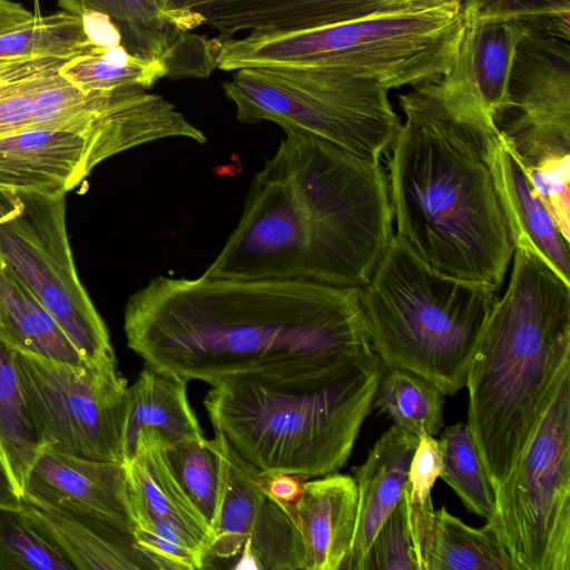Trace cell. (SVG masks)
Here are the masks:
<instances>
[{
    "label": "cell",
    "mask_w": 570,
    "mask_h": 570,
    "mask_svg": "<svg viewBox=\"0 0 570 570\" xmlns=\"http://www.w3.org/2000/svg\"><path fill=\"white\" fill-rule=\"evenodd\" d=\"M124 331L145 365L212 386L312 387L375 353L361 287L305 281L158 276L129 297Z\"/></svg>",
    "instance_id": "6da1fadb"
},
{
    "label": "cell",
    "mask_w": 570,
    "mask_h": 570,
    "mask_svg": "<svg viewBox=\"0 0 570 570\" xmlns=\"http://www.w3.org/2000/svg\"><path fill=\"white\" fill-rule=\"evenodd\" d=\"M285 134L203 275L362 287L394 235L381 161L312 134Z\"/></svg>",
    "instance_id": "7a4b0ae2"
},
{
    "label": "cell",
    "mask_w": 570,
    "mask_h": 570,
    "mask_svg": "<svg viewBox=\"0 0 570 570\" xmlns=\"http://www.w3.org/2000/svg\"><path fill=\"white\" fill-rule=\"evenodd\" d=\"M399 100L386 175L396 234L439 272L500 289L513 245L487 159L494 119L440 78Z\"/></svg>",
    "instance_id": "3957f363"
},
{
    "label": "cell",
    "mask_w": 570,
    "mask_h": 570,
    "mask_svg": "<svg viewBox=\"0 0 570 570\" xmlns=\"http://www.w3.org/2000/svg\"><path fill=\"white\" fill-rule=\"evenodd\" d=\"M511 262L465 383L468 425L493 490L570 376V285L529 250L513 249Z\"/></svg>",
    "instance_id": "277c9868"
},
{
    "label": "cell",
    "mask_w": 570,
    "mask_h": 570,
    "mask_svg": "<svg viewBox=\"0 0 570 570\" xmlns=\"http://www.w3.org/2000/svg\"><path fill=\"white\" fill-rule=\"evenodd\" d=\"M383 372L374 353L312 387L229 379L212 386L204 405L214 430L262 473L318 478L346 463Z\"/></svg>",
    "instance_id": "5b68a950"
},
{
    "label": "cell",
    "mask_w": 570,
    "mask_h": 570,
    "mask_svg": "<svg viewBox=\"0 0 570 570\" xmlns=\"http://www.w3.org/2000/svg\"><path fill=\"white\" fill-rule=\"evenodd\" d=\"M497 292L439 272L395 234L361 287L372 347L384 368L410 370L454 395L465 387Z\"/></svg>",
    "instance_id": "8992f818"
},
{
    "label": "cell",
    "mask_w": 570,
    "mask_h": 570,
    "mask_svg": "<svg viewBox=\"0 0 570 570\" xmlns=\"http://www.w3.org/2000/svg\"><path fill=\"white\" fill-rule=\"evenodd\" d=\"M465 28L460 6L381 14L317 28L223 39L217 68L308 67L373 79L387 89L450 70Z\"/></svg>",
    "instance_id": "52a82bcc"
},
{
    "label": "cell",
    "mask_w": 570,
    "mask_h": 570,
    "mask_svg": "<svg viewBox=\"0 0 570 570\" xmlns=\"http://www.w3.org/2000/svg\"><path fill=\"white\" fill-rule=\"evenodd\" d=\"M234 72L223 88L242 122L272 121L373 161H381L401 128L389 89L373 79L308 67Z\"/></svg>",
    "instance_id": "ba28073f"
},
{
    "label": "cell",
    "mask_w": 570,
    "mask_h": 570,
    "mask_svg": "<svg viewBox=\"0 0 570 570\" xmlns=\"http://www.w3.org/2000/svg\"><path fill=\"white\" fill-rule=\"evenodd\" d=\"M494 525L513 570H570V376L494 490Z\"/></svg>",
    "instance_id": "9c48e42d"
},
{
    "label": "cell",
    "mask_w": 570,
    "mask_h": 570,
    "mask_svg": "<svg viewBox=\"0 0 570 570\" xmlns=\"http://www.w3.org/2000/svg\"><path fill=\"white\" fill-rule=\"evenodd\" d=\"M0 257L85 361L115 356L107 326L77 274L66 228L65 193L0 187Z\"/></svg>",
    "instance_id": "30bf717a"
},
{
    "label": "cell",
    "mask_w": 570,
    "mask_h": 570,
    "mask_svg": "<svg viewBox=\"0 0 570 570\" xmlns=\"http://www.w3.org/2000/svg\"><path fill=\"white\" fill-rule=\"evenodd\" d=\"M24 392L46 445L124 464L127 390L116 356L82 364L14 350Z\"/></svg>",
    "instance_id": "8fae6325"
},
{
    "label": "cell",
    "mask_w": 570,
    "mask_h": 570,
    "mask_svg": "<svg viewBox=\"0 0 570 570\" xmlns=\"http://www.w3.org/2000/svg\"><path fill=\"white\" fill-rule=\"evenodd\" d=\"M495 125L523 166L570 155V45L528 27L518 43L507 107Z\"/></svg>",
    "instance_id": "7c38bea8"
},
{
    "label": "cell",
    "mask_w": 570,
    "mask_h": 570,
    "mask_svg": "<svg viewBox=\"0 0 570 570\" xmlns=\"http://www.w3.org/2000/svg\"><path fill=\"white\" fill-rule=\"evenodd\" d=\"M110 130L33 129L0 138V187L67 193L104 160L138 147Z\"/></svg>",
    "instance_id": "4fadbf2b"
},
{
    "label": "cell",
    "mask_w": 570,
    "mask_h": 570,
    "mask_svg": "<svg viewBox=\"0 0 570 570\" xmlns=\"http://www.w3.org/2000/svg\"><path fill=\"white\" fill-rule=\"evenodd\" d=\"M69 59L0 60V138L33 129L101 128L110 90L83 94L71 85L60 75Z\"/></svg>",
    "instance_id": "5bb4252c"
},
{
    "label": "cell",
    "mask_w": 570,
    "mask_h": 570,
    "mask_svg": "<svg viewBox=\"0 0 570 570\" xmlns=\"http://www.w3.org/2000/svg\"><path fill=\"white\" fill-rule=\"evenodd\" d=\"M66 11L108 16L132 55L163 62L170 78H205L217 68L222 38H208L179 27L155 0H57Z\"/></svg>",
    "instance_id": "9a60e30c"
},
{
    "label": "cell",
    "mask_w": 570,
    "mask_h": 570,
    "mask_svg": "<svg viewBox=\"0 0 570 570\" xmlns=\"http://www.w3.org/2000/svg\"><path fill=\"white\" fill-rule=\"evenodd\" d=\"M23 492L121 531L134 532L122 463L77 456L46 445L29 473Z\"/></svg>",
    "instance_id": "2e32d148"
},
{
    "label": "cell",
    "mask_w": 570,
    "mask_h": 570,
    "mask_svg": "<svg viewBox=\"0 0 570 570\" xmlns=\"http://www.w3.org/2000/svg\"><path fill=\"white\" fill-rule=\"evenodd\" d=\"M460 4L461 0H215L202 14L204 24L226 39L243 32L311 29Z\"/></svg>",
    "instance_id": "e0dca14e"
},
{
    "label": "cell",
    "mask_w": 570,
    "mask_h": 570,
    "mask_svg": "<svg viewBox=\"0 0 570 570\" xmlns=\"http://www.w3.org/2000/svg\"><path fill=\"white\" fill-rule=\"evenodd\" d=\"M487 159L513 249L534 254L570 285V243L532 191L515 150L498 128L489 138Z\"/></svg>",
    "instance_id": "ac0fdd59"
},
{
    "label": "cell",
    "mask_w": 570,
    "mask_h": 570,
    "mask_svg": "<svg viewBox=\"0 0 570 570\" xmlns=\"http://www.w3.org/2000/svg\"><path fill=\"white\" fill-rule=\"evenodd\" d=\"M20 510L75 570L154 569L132 533L23 492Z\"/></svg>",
    "instance_id": "d6986e66"
},
{
    "label": "cell",
    "mask_w": 570,
    "mask_h": 570,
    "mask_svg": "<svg viewBox=\"0 0 570 570\" xmlns=\"http://www.w3.org/2000/svg\"><path fill=\"white\" fill-rule=\"evenodd\" d=\"M527 29L518 20L465 23L452 66L440 78L442 85L495 120L507 107L515 50Z\"/></svg>",
    "instance_id": "ffe728a7"
},
{
    "label": "cell",
    "mask_w": 570,
    "mask_h": 570,
    "mask_svg": "<svg viewBox=\"0 0 570 570\" xmlns=\"http://www.w3.org/2000/svg\"><path fill=\"white\" fill-rule=\"evenodd\" d=\"M419 439L393 423L374 443L366 460L352 469L357 517L352 547L341 570H361L376 533L402 498Z\"/></svg>",
    "instance_id": "44dd1931"
},
{
    "label": "cell",
    "mask_w": 570,
    "mask_h": 570,
    "mask_svg": "<svg viewBox=\"0 0 570 570\" xmlns=\"http://www.w3.org/2000/svg\"><path fill=\"white\" fill-rule=\"evenodd\" d=\"M287 508L301 534L303 570H341L357 517L353 476L335 472L305 480L298 500Z\"/></svg>",
    "instance_id": "7402d4cb"
},
{
    "label": "cell",
    "mask_w": 570,
    "mask_h": 570,
    "mask_svg": "<svg viewBox=\"0 0 570 570\" xmlns=\"http://www.w3.org/2000/svg\"><path fill=\"white\" fill-rule=\"evenodd\" d=\"M209 443L218 462L209 556L228 559L239 554L268 497L267 475L246 462L219 431L214 430Z\"/></svg>",
    "instance_id": "603a6c76"
},
{
    "label": "cell",
    "mask_w": 570,
    "mask_h": 570,
    "mask_svg": "<svg viewBox=\"0 0 570 570\" xmlns=\"http://www.w3.org/2000/svg\"><path fill=\"white\" fill-rule=\"evenodd\" d=\"M165 439L142 430L132 458L124 463L131 510H141L188 531L208 550L210 528L183 490L164 453Z\"/></svg>",
    "instance_id": "cb8c5ba5"
},
{
    "label": "cell",
    "mask_w": 570,
    "mask_h": 570,
    "mask_svg": "<svg viewBox=\"0 0 570 570\" xmlns=\"http://www.w3.org/2000/svg\"><path fill=\"white\" fill-rule=\"evenodd\" d=\"M158 432L167 442L205 439L187 399V381L145 366L128 386L122 460L136 450L140 431Z\"/></svg>",
    "instance_id": "d4e9b609"
},
{
    "label": "cell",
    "mask_w": 570,
    "mask_h": 570,
    "mask_svg": "<svg viewBox=\"0 0 570 570\" xmlns=\"http://www.w3.org/2000/svg\"><path fill=\"white\" fill-rule=\"evenodd\" d=\"M0 340L13 350L82 364L63 330L0 257Z\"/></svg>",
    "instance_id": "484cf974"
},
{
    "label": "cell",
    "mask_w": 570,
    "mask_h": 570,
    "mask_svg": "<svg viewBox=\"0 0 570 570\" xmlns=\"http://www.w3.org/2000/svg\"><path fill=\"white\" fill-rule=\"evenodd\" d=\"M419 570H513L492 522L472 528L434 509L417 551Z\"/></svg>",
    "instance_id": "4316f807"
},
{
    "label": "cell",
    "mask_w": 570,
    "mask_h": 570,
    "mask_svg": "<svg viewBox=\"0 0 570 570\" xmlns=\"http://www.w3.org/2000/svg\"><path fill=\"white\" fill-rule=\"evenodd\" d=\"M45 446L24 392L14 350L0 340V454L20 494Z\"/></svg>",
    "instance_id": "83f0119b"
},
{
    "label": "cell",
    "mask_w": 570,
    "mask_h": 570,
    "mask_svg": "<svg viewBox=\"0 0 570 570\" xmlns=\"http://www.w3.org/2000/svg\"><path fill=\"white\" fill-rule=\"evenodd\" d=\"M445 394L424 376L406 368H384L373 406L416 436L436 435L444 425Z\"/></svg>",
    "instance_id": "f1b7e54d"
},
{
    "label": "cell",
    "mask_w": 570,
    "mask_h": 570,
    "mask_svg": "<svg viewBox=\"0 0 570 570\" xmlns=\"http://www.w3.org/2000/svg\"><path fill=\"white\" fill-rule=\"evenodd\" d=\"M60 75L83 94H90L121 87L148 90L159 79L168 77V69L158 60L130 53L122 45L94 46L67 60Z\"/></svg>",
    "instance_id": "f546056e"
},
{
    "label": "cell",
    "mask_w": 570,
    "mask_h": 570,
    "mask_svg": "<svg viewBox=\"0 0 570 570\" xmlns=\"http://www.w3.org/2000/svg\"><path fill=\"white\" fill-rule=\"evenodd\" d=\"M94 47L81 16L68 11L33 16L0 32V60L35 57L73 58Z\"/></svg>",
    "instance_id": "4dcf8cb0"
},
{
    "label": "cell",
    "mask_w": 570,
    "mask_h": 570,
    "mask_svg": "<svg viewBox=\"0 0 570 570\" xmlns=\"http://www.w3.org/2000/svg\"><path fill=\"white\" fill-rule=\"evenodd\" d=\"M438 442L442 458L440 478L454 490L468 511L490 520L495 508L494 490L468 423L448 426Z\"/></svg>",
    "instance_id": "1f68e13d"
},
{
    "label": "cell",
    "mask_w": 570,
    "mask_h": 570,
    "mask_svg": "<svg viewBox=\"0 0 570 570\" xmlns=\"http://www.w3.org/2000/svg\"><path fill=\"white\" fill-rule=\"evenodd\" d=\"M301 534L287 507L267 497L236 569L303 570Z\"/></svg>",
    "instance_id": "d6a6232c"
},
{
    "label": "cell",
    "mask_w": 570,
    "mask_h": 570,
    "mask_svg": "<svg viewBox=\"0 0 570 570\" xmlns=\"http://www.w3.org/2000/svg\"><path fill=\"white\" fill-rule=\"evenodd\" d=\"M136 546L154 569L195 570L205 568L207 548L179 525L141 510L132 511Z\"/></svg>",
    "instance_id": "836d02e7"
},
{
    "label": "cell",
    "mask_w": 570,
    "mask_h": 570,
    "mask_svg": "<svg viewBox=\"0 0 570 570\" xmlns=\"http://www.w3.org/2000/svg\"><path fill=\"white\" fill-rule=\"evenodd\" d=\"M164 453L183 490L210 528L218 491V462L209 440H165Z\"/></svg>",
    "instance_id": "e575fe53"
},
{
    "label": "cell",
    "mask_w": 570,
    "mask_h": 570,
    "mask_svg": "<svg viewBox=\"0 0 570 570\" xmlns=\"http://www.w3.org/2000/svg\"><path fill=\"white\" fill-rule=\"evenodd\" d=\"M75 570L20 509H0V570Z\"/></svg>",
    "instance_id": "d590c367"
},
{
    "label": "cell",
    "mask_w": 570,
    "mask_h": 570,
    "mask_svg": "<svg viewBox=\"0 0 570 570\" xmlns=\"http://www.w3.org/2000/svg\"><path fill=\"white\" fill-rule=\"evenodd\" d=\"M465 23L518 20L570 41V0H461Z\"/></svg>",
    "instance_id": "8d00e7d4"
},
{
    "label": "cell",
    "mask_w": 570,
    "mask_h": 570,
    "mask_svg": "<svg viewBox=\"0 0 570 570\" xmlns=\"http://www.w3.org/2000/svg\"><path fill=\"white\" fill-rule=\"evenodd\" d=\"M361 570H419L409 518L407 482L401 500L376 533Z\"/></svg>",
    "instance_id": "74e56055"
},
{
    "label": "cell",
    "mask_w": 570,
    "mask_h": 570,
    "mask_svg": "<svg viewBox=\"0 0 570 570\" xmlns=\"http://www.w3.org/2000/svg\"><path fill=\"white\" fill-rule=\"evenodd\" d=\"M522 167L532 191L570 243V155L547 157Z\"/></svg>",
    "instance_id": "f35d334b"
},
{
    "label": "cell",
    "mask_w": 570,
    "mask_h": 570,
    "mask_svg": "<svg viewBox=\"0 0 570 570\" xmlns=\"http://www.w3.org/2000/svg\"><path fill=\"white\" fill-rule=\"evenodd\" d=\"M442 458L439 442L434 436L422 435L413 453L409 476V498L413 503L431 499V490L440 476Z\"/></svg>",
    "instance_id": "ab89813d"
},
{
    "label": "cell",
    "mask_w": 570,
    "mask_h": 570,
    "mask_svg": "<svg viewBox=\"0 0 570 570\" xmlns=\"http://www.w3.org/2000/svg\"><path fill=\"white\" fill-rule=\"evenodd\" d=\"M86 33L96 47H115L122 45L121 33L114 21L106 14L97 11H87L81 14Z\"/></svg>",
    "instance_id": "60d3db41"
},
{
    "label": "cell",
    "mask_w": 570,
    "mask_h": 570,
    "mask_svg": "<svg viewBox=\"0 0 570 570\" xmlns=\"http://www.w3.org/2000/svg\"><path fill=\"white\" fill-rule=\"evenodd\" d=\"M305 480L307 479L285 473L267 475L265 491L268 497L281 504L292 505L298 500Z\"/></svg>",
    "instance_id": "b9f144b4"
},
{
    "label": "cell",
    "mask_w": 570,
    "mask_h": 570,
    "mask_svg": "<svg viewBox=\"0 0 570 570\" xmlns=\"http://www.w3.org/2000/svg\"><path fill=\"white\" fill-rule=\"evenodd\" d=\"M214 1L215 0H169L168 9L183 29L191 31L204 24L205 18L202 12Z\"/></svg>",
    "instance_id": "7bdbcfd3"
},
{
    "label": "cell",
    "mask_w": 570,
    "mask_h": 570,
    "mask_svg": "<svg viewBox=\"0 0 570 570\" xmlns=\"http://www.w3.org/2000/svg\"><path fill=\"white\" fill-rule=\"evenodd\" d=\"M20 492L0 454V509H20Z\"/></svg>",
    "instance_id": "ee69618b"
},
{
    "label": "cell",
    "mask_w": 570,
    "mask_h": 570,
    "mask_svg": "<svg viewBox=\"0 0 570 570\" xmlns=\"http://www.w3.org/2000/svg\"><path fill=\"white\" fill-rule=\"evenodd\" d=\"M20 3L0 0V32L33 18Z\"/></svg>",
    "instance_id": "f6af8a7d"
},
{
    "label": "cell",
    "mask_w": 570,
    "mask_h": 570,
    "mask_svg": "<svg viewBox=\"0 0 570 570\" xmlns=\"http://www.w3.org/2000/svg\"><path fill=\"white\" fill-rule=\"evenodd\" d=\"M155 1H156V3H157L161 9H164L165 11H167V12H169V13H170V11H169V9H168V2H169V0H155ZM170 14H171V13H170ZM174 18H175V17H174ZM175 20H176V19H175ZM179 27H180V26H179Z\"/></svg>",
    "instance_id": "bcb514c9"
}]
</instances>
